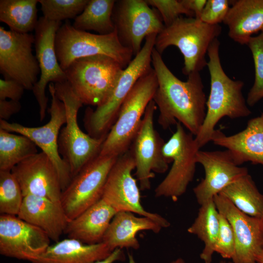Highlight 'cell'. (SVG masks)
<instances>
[{
  "instance_id": "10",
  "label": "cell",
  "mask_w": 263,
  "mask_h": 263,
  "mask_svg": "<svg viewBox=\"0 0 263 263\" xmlns=\"http://www.w3.org/2000/svg\"><path fill=\"white\" fill-rule=\"evenodd\" d=\"M118 157L98 154L72 177L60 197L70 220L101 199L108 175Z\"/></svg>"
},
{
  "instance_id": "26",
  "label": "cell",
  "mask_w": 263,
  "mask_h": 263,
  "mask_svg": "<svg viewBox=\"0 0 263 263\" xmlns=\"http://www.w3.org/2000/svg\"><path fill=\"white\" fill-rule=\"evenodd\" d=\"M113 251L103 242L85 244L67 238L50 245L31 263H93L108 257Z\"/></svg>"
},
{
  "instance_id": "14",
  "label": "cell",
  "mask_w": 263,
  "mask_h": 263,
  "mask_svg": "<svg viewBox=\"0 0 263 263\" xmlns=\"http://www.w3.org/2000/svg\"><path fill=\"white\" fill-rule=\"evenodd\" d=\"M157 109L152 99L148 104L139 130L129 148L135 163V175L141 190L150 188L154 172H165L169 162L164 157L165 144L154 127V115Z\"/></svg>"
},
{
  "instance_id": "35",
  "label": "cell",
  "mask_w": 263,
  "mask_h": 263,
  "mask_svg": "<svg viewBox=\"0 0 263 263\" xmlns=\"http://www.w3.org/2000/svg\"><path fill=\"white\" fill-rule=\"evenodd\" d=\"M147 3L157 10L165 27L171 25L175 20L185 14L188 17H194V14L187 9L181 0H146Z\"/></svg>"
},
{
  "instance_id": "1",
  "label": "cell",
  "mask_w": 263,
  "mask_h": 263,
  "mask_svg": "<svg viewBox=\"0 0 263 263\" xmlns=\"http://www.w3.org/2000/svg\"><path fill=\"white\" fill-rule=\"evenodd\" d=\"M154 48L151 63L158 87L153 100L160 112L159 125L164 129L181 123L194 136L199 133L206 114L207 99L199 72H193L183 81L167 66Z\"/></svg>"
},
{
  "instance_id": "46",
  "label": "cell",
  "mask_w": 263,
  "mask_h": 263,
  "mask_svg": "<svg viewBox=\"0 0 263 263\" xmlns=\"http://www.w3.org/2000/svg\"><path fill=\"white\" fill-rule=\"evenodd\" d=\"M219 263H232V262L226 263L225 261H220V262Z\"/></svg>"
},
{
  "instance_id": "23",
  "label": "cell",
  "mask_w": 263,
  "mask_h": 263,
  "mask_svg": "<svg viewBox=\"0 0 263 263\" xmlns=\"http://www.w3.org/2000/svg\"><path fill=\"white\" fill-rule=\"evenodd\" d=\"M117 212L102 199L69 222L64 234L85 244L102 242Z\"/></svg>"
},
{
  "instance_id": "40",
  "label": "cell",
  "mask_w": 263,
  "mask_h": 263,
  "mask_svg": "<svg viewBox=\"0 0 263 263\" xmlns=\"http://www.w3.org/2000/svg\"><path fill=\"white\" fill-rule=\"evenodd\" d=\"M184 6L199 19L207 0H181Z\"/></svg>"
},
{
  "instance_id": "37",
  "label": "cell",
  "mask_w": 263,
  "mask_h": 263,
  "mask_svg": "<svg viewBox=\"0 0 263 263\" xmlns=\"http://www.w3.org/2000/svg\"><path fill=\"white\" fill-rule=\"evenodd\" d=\"M230 5L228 0H207L199 19L208 24H219L224 21Z\"/></svg>"
},
{
  "instance_id": "2",
  "label": "cell",
  "mask_w": 263,
  "mask_h": 263,
  "mask_svg": "<svg viewBox=\"0 0 263 263\" xmlns=\"http://www.w3.org/2000/svg\"><path fill=\"white\" fill-rule=\"evenodd\" d=\"M220 45L216 38L207 51L210 89L206 103V117L195 136L200 149L211 141L215 126L221 118L227 116L234 119L247 117L251 113L242 92L244 82L231 79L223 69L219 56Z\"/></svg>"
},
{
  "instance_id": "8",
  "label": "cell",
  "mask_w": 263,
  "mask_h": 263,
  "mask_svg": "<svg viewBox=\"0 0 263 263\" xmlns=\"http://www.w3.org/2000/svg\"><path fill=\"white\" fill-rule=\"evenodd\" d=\"M54 85L56 95L63 102L66 114L65 126L59 135V151L73 177L99 154L107 135L97 138L84 132L77 122V113L83 103L67 81Z\"/></svg>"
},
{
  "instance_id": "34",
  "label": "cell",
  "mask_w": 263,
  "mask_h": 263,
  "mask_svg": "<svg viewBox=\"0 0 263 263\" xmlns=\"http://www.w3.org/2000/svg\"><path fill=\"white\" fill-rule=\"evenodd\" d=\"M247 45L250 49L255 67V80L246 99L247 105L254 106L263 98V33L251 37Z\"/></svg>"
},
{
  "instance_id": "6",
  "label": "cell",
  "mask_w": 263,
  "mask_h": 263,
  "mask_svg": "<svg viewBox=\"0 0 263 263\" xmlns=\"http://www.w3.org/2000/svg\"><path fill=\"white\" fill-rule=\"evenodd\" d=\"M55 49L63 70L75 60L95 56H109L125 69L132 60V51L124 46L115 31L100 35L77 30L66 21L58 29L55 38Z\"/></svg>"
},
{
  "instance_id": "41",
  "label": "cell",
  "mask_w": 263,
  "mask_h": 263,
  "mask_svg": "<svg viewBox=\"0 0 263 263\" xmlns=\"http://www.w3.org/2000/svg\"><path fill=\"white\" fill-rule=\"evenodd\" d=\"M125 260V255L122 249L117 248L114 250L105 259L96 261L93 263H113L116 261H124Z\"/></svg>"
},
{
  "instance_id": "33",
  "label": "cell",
  "mask_w": 263,
  "mask_h": 263,
  "mask_svg": "<svg viewBox=\"0 0 263 263\" xmlns=\"http://www.w3.org/2000/svg\"><path fill=\"white\" fill-rule=\"evenodd\" d=\"M89 0H38L43 17L50 21L61 22L75 19Z\"/></svg>"
},
{
  "instance_id": "18",
  "label": "cell",
  "mask_w": 263,
  "mask_h": 263,
  "mask_svg": "<svg viewBox=\"0 0 263 263\" xmlns=\"http://www.w3.org/2000/svg\"><path fill=\"white\" fill-rule=\"evenodd\" d=\"M197 163L205 170V177L193 189L198 203L201 206L212 200L224 188L249 173L245 167L238 166L230 151H202L197 153Z\"/></svg>"
},
{
  "instance_id": "22",
  "label": "cell",
  "mask_w": 263,
  "mask_h": 263,
  "mask_svg": "<svg viewBox=\"0 0 263 263\" xmlns=\"http://www.w3.org/2000/svg\"><path fill=\"white\" fill-rule=\"evenodd\" d=\"M17 216L44 231L57 242L70 222L60 202L29 195L24 197Z\"/></svg>"
},
{
  "instance_id": "19",
  "label": "cell",
  "mask_w": 263,
  "mask_h": 263,
  "mask_svg": "<svg viewBox=\"0 0 263 263\" xmlns=\"http://www.w3.org/2000/svg\"><path fill=\"white\" fill-rule=\"evenodd\" d=\"M213 201L218 211L230 223L235 239L233 263H252L263 249L260 219L240 211L225 197L218 194Z\"/></svg>"
},
{
  "instance_id": "36",
  "label": "cell",
  "mask_w": 263,
  "mask_h": 263,
  "mask_svg": "<svg viewBox=\"0 0 263 263\" xmlns=\"http://www.w3.org/2000/svg\"><path fill=\"white\" fill-rule=\"evenodd\" d=\"M235 250V239L232 227L226 218L219 212V230L215 252L224 259H232Z\"/></svg>"
},
{
  "instance_id": "43",
  "label": "cell",
  "mask_w": 263,
  "mask_h": 263,
  "mask_svg": "<svg viewBox=\"0 0 263 263\" xmlns=\"http://www.w3.org/2000/svg\"><path fill=\"white\" fill-rule=\"evenodd\" d=\"M170 263H186L185 261L181 258H178L172 261Z\"/></svg>"
},
{
  "instance_id": "32",
  "label": "cell",
  "mask_w": 263,
  "mask_h": 263,
  "mask_svg": "<svg viewBox=\"0 0 263 263\" xmlns=\"http://www.w3.org/2000/svg\"><path fill=\"white\" fill-rule=\"evenodd\" d=\"M24 196L11 170H0V213L17 216Z\"/></svg>"
},
{
  "instance_id": "16",
  "label": "cell",
  "mask_w": 263,
  "mask_h": 263,
  "mask_svg": "<svg viewBox=\"0 0 263 263\" xmlns=\"http://www.w3.org/2000/svg\"><path fill=\"white\" fill-rule=\"evenodd\" d=\"M61 22L50 21L44 17L38 19L35 29L36 57L40 69V77L32 91L39 106L40 120L46 116L48 98L45 89L49 83L67 81L61 68L55 49V38Z\"/></svg>"
},
{
  "instance_id": "4",
  "label": "cell",
  "mask_w": 263,
  "mask_h": 263,
  "mask_svg": "<svg viewBox=\"0 0 263 263\" xmlns=\"http://www.w3.org/2000/svg\"><path fill=\"white\" fill-rule=\"evenodd\" d=\"M157 87V76L152 67L137 81L124 100L99 154L119 156L129 149Z\"/></svg>"
},
{
  "instance_id": "5",
  "label": "cell",
  "mask_w": 263,
  "mask_h": 263,
  "mask_svg": "<svg viewBox=\"0 0 263 263\" xmlns=\"http://www.w3.org/2000/svg\"><path fill=\"white\" fill-rule=\"evenodd\" d=\"M157 34L145 38L140 51L124 69L111 94L95 110L88 108L84 118L88 134L94 138L106 136L115 122L120 107L137 81L151 68V55Z\"/></svg>"
},
{
  "instance_id": "17",
  "label": "cell",
  "mask_w": 263,
  "mask_h": 263,
  "mask_svg": "<svg viewBox=\"0 0 263 263\" xmlns=\"http://www.w3.org/2000/svg\"><path fill=\"white\" fill-rule=\"evenodd\" d=\"M50 239L39 228L17 216L0 215V254L31 262L50 245Z\"/></svg>"
},
{
  "instance_id": "15",
  "label": "cell",
  "mask_w": 263,
  "mask_h": 263,
  "mask_svg": "<svg viewBox=\"0 0 263 263\" xmlns=\"http://www.w3.org/2000/svg\"><path fill=\"white\" fill-rule=\"evenodd\" d=\"M35 36L0 27V72L4 79L14 80L25 89L32 90L40 69L32 53Z\"/></svg>"
},
{
  "instance_id": "13",
  "label": "cell",
  "mask_w": 263,
  "mask_h": 263,
  "mask_svg": "<svg viewBox=\"0 0 263 263\" xmlns=\"http://www.w3.org/2000/svg\"><path fill=\"white\" fill-rule=\"evenodd\" d=\"M112 19L119 41L134 56L141 50L144 38L158 35L165 27L157 10L146 0H116Z\"/></svg>"
},
{
  "instance_id": "7",
  "label": "cell",
  "mask_w": 263,
  "mask_h": 263,
  "mask_svg": "<svg viewBox=\"0 0 263 263\" xmlns=\"http://www.w3.org/2000/svg\"><path fill=\"white\" fill-rule=\"evenodd\" d=\"M124 69L113 58L99 55L76 59L64 72L83 104L97 107L107 100Z\"/></svg>"
},
{
  "instance_id": "38",
  "label": "cell",
  "mask_w": 263,
  "mask_h": 263,
  "mask_svg": "<svg viewBox=\"0 0 263 263\" xmlns=\"http://www.w3.org/2000/svg\"><path fill=\"white\" fill-rule=\"evenodd\" d=\"M25 88L18 82L9 79H0V100L19 101Z\"/></svg>"
},
{
  "instance_id": "12",
  "label": "cell",
  "mask_w": 263,
  "mask_h": 263,
  "mask_svg": "<svg viewBox=\"0 0 263 263\" xmlns=\"http://www.w3.org/2000/svg\"><path fill=\"white\" fill-rule=\"evenodd\" d=\"M135 169L133 156L129 149L120 155L112 167L104 187L102 199L117 212L128 211L150 218L162 228L170 223L157 213L146 210L141 203L140 190L136 180L132 175Z\"/></svg>"
},
{
  "instance_id": "9",
  "label": "cell",
  "mask_w": 263,
  "mask_h": 263,
  "mask_svg": "<svg viewBox=\"0 0 263 263\" xmlns=\"http://www.w3.org/2000/svg\"><path fill=\"white\" fill-rule=\"evenodd\" d=\"M200 150L195 136L185 131L177 122L176 131L163 148L164 157L172 165L168 173L155 189V196L176 201L187 191L196 170L197 153Z\"/></svg>"
},
{
  "instance_id": "39",
  "label": "cell",
  "mask_w": 263,
  "mask_h": 263,
  "mask_svg": "<svg viewBox=\"0 0 263 263\" xmlns=\"http://www.w3.org/2000/svg\"><path fill=\"white\" fill-rule=\"evenodd\" d=\"M21 108L19 101L0 100V120L7 121L13 115L18 113Z\"/></svg>"
},
{
  "instance_id": "47",
  "label": "cell",
  "mask_w": 263,
  "mask_h": 263,
  "mask_svg": "<svg viewBox=\"0 0 263 263\" xmlns=\"http://www.w3.org/2000/svg\"><path fill=\"white\" fill-rule=\"evenodd\" d=\"M259 263V262H254V263Z\"/></svg>"
},
{
  "instance_id": "30",
  "label": "cell",
  "mask_w": 263,
  "mask_h": 263,
  "mask_svg": "<svg viewBox=\"0 0 263 263\" xmlns=\"http://www.w3.org/2000/svg\"><path fill=\"white\" fill-rule=\"evenodd\" d=\"M114 0H89L82 12L73 24L79 30L95 31L100 35L111 34L115 31L112 19Z\"/></svg>"
},
{
  "instance_id": "31",
  "label": "cell",
  "mask_w": 263,
  "mask_h": 263,
  "mask_svg": "<svg viewBox=\"0 0 263 263\" xmlns=\"http://www.w3.org/2000/svg\"><path fill=\"white\" fill-rule=\"evenodd\" d=\"M37 148L27 137L0 128V170H11L22 161L38 153Z\"/></svg>"
},
{
  "instance_id": "44",
  "label": "cell",
  "mask_w": 263,
  "mask_h": 263,
  "mask_svg": "<svg viewBox=\"0 0 263 263\" xmlns=\"http://www.w3.org/2000/svg\"><path fill=\"white\" fill-rule=\"evenodd\" d=\"M260 219L261 221V226L262 240H263V214L262 216Z\"/></svg>"
},
{
  "instance_id": "28",
  "label": "cell",
  "mask_w": 263,
  "mask_h": 263,
  "mask_svg": "<svg viewBox=\"0 0 263 263\" xmlns=\"http://www.w3.org/2000/svg\"><path fill=\"white\" fill-rule=\"evenodd\" d=\"M223 195L244 213L260 218L263 214V194L249 173L224 188Z\"/></svg>"
},
{
  "instance_id": "21",
  "label": "cell",
  "mask_w": 263,
  "mask_h": 263,
  "mask_svg": "<svg viewBox=\"0 0 263 263\" xmlns=\"http://www.w3.org/2000/svg\"><path fill=\"white\" fill-rule=\"evenodd\" d=\"M211 141L229 150L238 166L247 162L263 165V113L249 120L246 128L236 134L227 136L215 130Z\"/></svg>"
},
{
  "instance_id": "29",
  "label": "cell",
  "mask_w": 263,
  "mask_h": 263,
  "mask_svg": "<svg viewBox=\"0 0 263 263\" xmlns=\"http://www.w3.org/2000/svg\"><path fill=\"white\" fill-rule=\"evenodd\" d=\"M38 0H0V20L19 33L35 30L38 21Z\"/></svg>"
},
{
  "instance_id": "20",
  "label": "cell",
  "mask_w": 263,
  "mask_h": 263,
  "mask_svg": "<svg viewBox=\"0 0 263 263\" xmlns=\"http://www.w3.org/2000/svg\"><path fill=\"white\" fill-rule=\"evenodd\" d=\"M11 172L18 180L24 197L32 195L60 202L62 189L58 172L43 152L22 161Z\"/></svg>"
},
{
  "instance_id": "24",
  "label": "cell",
  "mask_w": 263,
  "mask_h": 263,
  "mask_svg": "<svg viewBox=\"0 0 263 263\" xmlns=\"http://www.w3.org/2000/svg\"><path fill=\"white\" fill-rule=\"evenodd\" d=\"M162 227L152 219L144 216H136L128 211L117 212L113 218L102 242L113 251L117 248L137 250L140 244L137 233L142 230L159 233Z\"/></svg>"
},
{
  "instance_id": "25",
  "label": "cell",
  "mask_w": 263,
  "mask_h": 263,
  "mask_svg": "<svg viewBox=\"0 0 263 263\" xmlns=\"http://www.w3.org/2000/svg\"><path fill=\"white\" fill-rule=\"evenodd\" d=\"M230 5L223 21L228 35L234 41L247 45L253 34L263 33V0H230Z\"/></svg>"
},
{
  "instance_id": "42",
  "label": "cell",
  "mask_w": 263,
  "mask_h": 263,
  "mask_svg": "<svg viewBox=\"0 0 263 263\" xmlns=\"http://www.w3.org/2000/svg\"><path fill=\"white\" fill-rule=\"evenodd\" d=\"M256 261L260 263H263V249L257 255Z\"/></svg>"
},
{
  "instance_id": "27",
  "label": "cell",
  "mask_w": 263,
  "mask_h": 263,
  "mask_svg": "<svg viewBox=\"0 0 263 263\" xmlns=\"http://www.w3.org/2000/svg\"><path fill=\"white\" fill-rule=\"evenodd\" d=\"M219 230V212L213 200L201 205L198 214L187 231L195 235L204 244L200 258L211 263Z\"/></svg>"
},
{
  "instance_id": "45",
  "label": "cell",
  "mask_w": 263,
  "mask_h": 263,
  "mask_svg": "<svg viewBox=\"0 0 263 263\" xmlns=\"http://www.w3.org/2000/svg\"><path fill=\"white\" fill-rule=\"evenodd\" d=\"M128 257H129V263H136L133 258V256L132 254H129Z\"/></svg>"
},
{
  "instance_id": "3",
  "label": "cell",
  "mask_w": 263,
  "mask_h": 263,
  "mask_svg": "<svg viewBox=\"0 0 263 263\" xmlns=\"http://www.w3.org/2000/svg\"><path fill=\"white\" fill-rule=\"evenodd\" d=\"M221 32L219 24H208L194 17L181 16L157 35L154 48L162 55L169 46L177 47L184 59L182 73L188 75L200 72L207 66L206 54Z\"/></svg>"
},
{
  "instance_id": "11",
  "label": "cell",
  "mask_w": 263,
  "mask_h": 263,
  "mask_svg": "<svg viewBox=\"0 0 263 263\" xmlns=\"http://www.w3.org/2000/svg\"><path fill=\"white\" fill-rule=\"evenodd\" d=\"M49 91L51 96V104L49 109L50 119L46 124L33 127L0 120V128L25 136L40 148L56 169L63 190L72 178L70 169L60 156L58 147L59 133L61 127L66 122V110L63 102L56 95L54 83H49Z\"/></svg>"
}]
</instances>
